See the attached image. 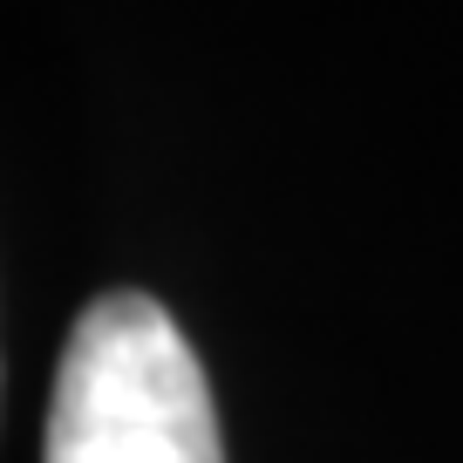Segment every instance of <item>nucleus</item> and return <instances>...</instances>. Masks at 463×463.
Listing matches in <instances>:
<instances>
[{
    "label": "nucleus",
    "instance_id": "obj_1",
    "mask_svg": "<svg viewBox=\"0 0 463 463\" xmlns=\"http://www.w3.org/2000/svg\"><path fill=\"white\" fill-rule=\"evenodd\" d=\"M42 463H225L204 368L150 293H102L82 307Z\"/></svg>",
    "mask_w": 463,
    "mask_h": 463
}]
</instances>
